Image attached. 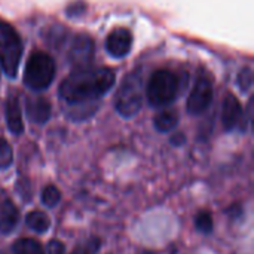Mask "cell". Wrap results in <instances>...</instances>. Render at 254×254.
I'll use <instances>...</instances> for the list:
<instances>
[{"instance_id":"cell-24","label":"cell","mask_w":254,"mask_h":254,"mask_svg":"<svg viewBox=\"0 0 254 254\" xmlns=\"http://www.w3.org/2000/svg\"><path fill=\"white\" fill-rule=\"evenodd\" d=\"M71 254H89L88 253V250H85V249H76V250H73V253Z\"/></svg>"},{"instance_id":"cell-6","label":"cell","mask_w":254,"mask_h":254,"mask_svg":"<svg viewBox=\"0 0 254 254\" xmlns=\"http://www.w3.org/2000/svg\"><path fill=\"white\" fill-rule=\"evenodd\" d=\"M211 101H213L211 82L205 76H201L195 82V86L192 88L188 97V112L193 116L202 115L204 112L208 110Z\"/></svg>"},{"instance_id":"cell-5","label":"cell","mask_w":254,"mask_h":254,"mask_svg":"<svg viewBox=\"0 0 254 254\" xmlns=\"http://www.w3.org/2000/svg\"><path fill=\"white\" fill-rule=\"evenodd\" d=\"M22 57V42L18 33L6 22H0V67L4 74L15 77Z\"/></svg>"},{"instance_id":"cell-14","label":"cell","mask_w":254,"mask_h":254,"mask_svg":"<svg viewBox=\"0 0 254 254\" xmlns=\"http://www.w3.org/2000/svg\"><path fill=\"white\" fill-rule=\"evenodd\" d=\"M25 225L31 231H34L37 234H45L51 228L49 217L45 213H42V211H31V213H28L25 216Z\"/></svg>"},{"instance_id":"cell-8","label":"cell","mask_w":254,"mask_h":254,"mask_svg":"<svg viewBox=\"0 0 254 254\" xmlns=\"http://www.w3.org/2000/svg\"><path fill=\"white\" fill-rule=\"evenodd\" d=\"M132 46V34L127 28H115L110 31L106 40L107 52L115 58H124L129 54Z\"/></svg>"},{"instance_id":"cell-20","label":"cell","mask_w":254,"mask_h":254,"mask_svg":"<svg viewBox=\"0 0 254 254\" xmlns=\"http://www.w3.org/2000/svg\"><path fill=\"white\" fill-rule=\"evenodd\" d=\"M15 189H16V192L19 193V196H21L24 201H31V195H33V192H31V186H30V182H28V180H25V179H19V180L16 182Z\"/></svg>"},{"instance_id":"cell-7","label":"cell","mask_w":254,"mask_h":254,"mask_svg":"<svg viewBox=\"0 0 254 254\" xmlns=\"http://www.w3.org/2000/svg\"><path fill=\"white\" fill-rule=\"evenodd\" d=\"M68 60L76 67H86L94 57V42L86 34H79L73 39L68 48Z\"/></svg>"},{"instance_id":"cell-2","label":"cell","mask_w":254,"mask_h":254,"mask_svg":"<svg viewBox=\"0 0 254 254\" xmlns=\"http://www.w3.org/2000/svg\"><path fill=\"white\" fill-rule=\"evenodd\" d=\"M144 100V85H143V76L140 70H132L129 74L125 76L121 88L116 92L115 97V107L116 112L125 118L129 119L135 116Z\"/></svg>"},{"instance_id":"cell-16","label":"cell","mask_w":254,"mask_h":254,"mask_svg":"<svg viewBox=\"0 0 254 254\" xmlns=\"http://www.w3.org/2000/svg\"><path fill=\"white\" fill-rule=\"evenodd\" d=\"M60 199H61V192L57 186L49 185L42 190V202L46 207H49V208L55 207L60 202Z\"/></svg>"},{"instance_id":"cell-12","label":"cell","mask_w":254,"mask_h":254,"mask_svg":"<svg viewBox=\"0 0 254 254\" xmlns=\"http://www.w3.org/2000/svg\"><path fill=\"white\" fill-rule=\"evenodd\" d=\"M6 122H7V128L12 134L18 135L24 131L21 107H19L18 98L13 95L9 97V100L6 103Z\"/></svg>"},{"instance_id":"cell-17","label":"cell","mask_w":254,"mask_h":254,"mask_svg":"<svg viewBox=\"0 0 254 254\" xmlns=\"http://www.w3.org/2000/svg\"><path fill=\"white\" fill-rule=\"evenodd\" d=\"M13 162V150L10 144L0 137V170H6Z\"/></svg>"},{"instance_id":"cell-10","label":"cell","mask_w":254,"mask_h":254,"mask_svg":"<svg viewBox=\"0 0 254 254\" xmlns=\"http://www.w3.org/2000/svg\"><path fill=\"white\" fill-rule=\"evenodd\" d=\"M25 112L33 124H46L51 118V103L45 97H33L25 101Z\"/></svg>"},{"instance_id":"cell-11","label":"cell","mask_w":254,"mask_h":254,"mask_svg":"<svg viewBox=\"0 0 254 254\" xmlns=\"http://www.w3.org/2000/svg\"><path fill=\"white\" fill-rule=\"evenodd\" d=\"M19 223V211L10 199H6L0 213V234L9 235Z\"/></svg>"},{"instance_id":"cell-13","label":"cell","mask_w":254,"mask_h":254,"mask_svg":"<svg viewBox=\"0 0 254 254\" xmlns=\"http://www.w3.org/2000/svg\"><path fill=\"white\" fill-rule=\"evenodd\" d=\"M177 124H179V113L176 110H162L153 119V125L159 132L173 131L177 127Z\"/></svg>"},{"instance_id":"cell-23","label":"cell","mask_w":254,"mask_h":254,"mask_svg":"<svg viewBox=\"0 0 254 254\" xmlns=\"http://www.w3.org/2000/svg\"><path fill=\"white\" fill-rule=\"evenodd\" d=\"M171 144H174V146H182V144H185V141H186V137L183 135V134H174L173 137H171Z\"/></svg>"},{"instance_id":"cell-9","label":"cell","mask_w":254,"mask_h":254,"mask_svg":"<svg viewBox=\"0 0 254 254\" xmlns=\"http://www.w3.org/2000/svg\"><path fill=\"white\" fill-rule=\"evenodd\" d=\"M243 116H244V112H243L240 100L232 94L226 95L223 106H222V124H223L225 129L232 131L234 128H237L240 125Z\"/></svg>"},{"instance_id":"cell-18","label":"cell","mask_w":254,"mask_h":254,"mask_svg":"<svg viewBox=\"0 0 254 254\" xmlns=\"http://www.w3.org/2000/svg\"><path fill=\"white\" fill-rule=\"evenodd\" d=\"M195 226L202 234H210L213 231V217L208 211H201L195 217Z\"/></svg>"},{"instance_id":"cell-21","label":"cell","mask_w":254,"mask_h":254,"mask_svg":"<svg viewBox=\"0 0 254 254\" xmlns=\"http://www.w3.org/2000/svg\"><path fill=\"white\" fill-rule=\"evenodd\" d=\"M85 9H86V6H85V3H82V1H77V3H73L71 6H68L67 7V15L68 16H80L83 12H85Z\"/></svg>"},{"instance_id":"cell-4","label":"cell","mask_w":254,"mask_h":254,"mask_svg":"<svg viewBox=\"0 0 254 254\" xmlns=\"http://www.w3.org/2000/svg\"><path fill=\"white\" fill-rule=\"evenodd\" d=\"M55 70L57 67L54 58L43 51H36L30 55L27 61L24 83L33 91H43L52 83L55 77Z\"/></svg>"},{"instance_id":"cell-15","label":"cell","mask_w":254,"mask_h":254,"mask_svg":"<svg viewBox=\"0 0 254 254\" xmlns=\"http://www.w3.org/2000/svg\"><path fill=\"white\" fill-rule=\"evenodd\" d=\"M13 254H45L43 247L31 238H19L12 246Z\"/></svg>"},{"instance_id":"cell-1","label":"cell","mask_w":254,"mask_h":254,"mask_svg":"<svg viewBox=\"0 0 254 254\" xmlns=\"http://www.w3.org/2000/svg\"><path fill=\"white\" fill-rule=\"evenodd\" d=\"M116 80L107 67H79L60 85V97L67 104L95 103L109 92Z\"/></svg>"},{"instance_id":"cell-19","label":"cell","mask_w":254,"mask_h":254,"mask_svg":"<svg viewBox=\"0 0 254 254\" xmlns=\"http://www.w3.org/2000/svg\"><path fill=\"white\" fill-rule=\"evenodd\" d=\"M238 86L243 92H249L253 86V71L250 67H246L238 74Z\"/></svg>"},{"instance_id":"cell-3","label":"cell","mask_w":254,"mask_h":254,"mask_svg":"<svg viewBox=\"0 0 254 254\" xmlns=\"http://www.w3.org/2000/svg\"><path fill=\"white\" fill-rule=\"evenodd\" d=\"M180 89V79L170 70H156L146 86L147 101L152 107H165L171 104Z\"/></svg>"},{"instance_id":"cell-25","label":"cell","mask_w":254,"mask_h":254,"mask_svg":"<svg viewBox=\"0 0 254 254\" xmlns=\"http://www.w3.org/2000/svg\"><path fill=\"white\" fill-rule=\"evenodd\" d=\"M0 254H3V253H1V252H0Z\"/></svg>"},{"instance_id":"cell-22","label":"cell","mask_w":254,"mask_h":254,"mask_svg":"<svg viewBox=\"0 0 254 254\" xmlns=\"http://www.w3.org/2000/svg\"><path fill=\"white\" fill-rule=\"evenodd\" d=\"M64 252H65L64 244L58 240H52L48 244V254H64Z\"/></svg>"}]
</instances>
